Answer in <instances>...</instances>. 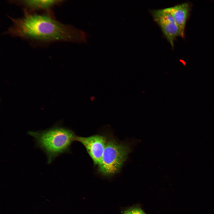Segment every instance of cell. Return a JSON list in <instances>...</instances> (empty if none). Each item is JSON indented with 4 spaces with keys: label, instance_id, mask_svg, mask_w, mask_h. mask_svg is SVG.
Instances as JSON below:
<instances>
[{
    "label": "cell",
    "instance_id": "1",
    "mask_svg": "<svg viewBox=\"0 0 214 214\" xmlns=\"http://www.w3.org/2000/svg\"><path fill=\"white\" fill-rule=\"evenodd\" d=\"M9 18L11 24L4 34L34 44L45 45L59 42L81 43L87 40L86 33L58 21L53 13L24 12L21 17Z\"/></svg>",
    "mask_w": 214,
    "mask_h": 214
},
{
    "label": "cell",
    "instance_id": "2",
    "mask_svg": "<svg viewBox=\"0 0 214 214\" xmlns=\"http://www.w3.org/2000/svg\"><path fill=\"white\" fill-rule=\"evenodd\" d=\"M27 133L34 138L37 146L45 153L48 164L67 152L76 136L70 130L58 126L45 130L28 131Z\"/></svg>",
    "mask_w": 214,
    "mask_h": 214
},
{
    "label": "cell",
    "instance_id": "3",
    "mask_svg": "<svg viewBox=\"0 0 214 214\" xmlns=\"http://www.w3.org/2000/svg\"><path fill=\"white\" fill-rule=\"evenodd\" d=\"M130 152L129 146L112 138L107 139L98 170L102 174L110 176L118 173Z\"/></svg>",
    "mask_w": 214,
    "mask_h": 214
},
{
    "label": "cell",
    "instance_id": "4",
    "mask_svg": "<svg viewBox=\"0 0 214 214\" xmlns=\"http://www.w3.org/2000/svg\"><path fill=\"white\" fill-rule=\"evenodd\" d=\"M150 12L154 21L160 28L163 35L173 48L176 38L178 37H183L184 34L171 15L164 9L152 10Z\"/></svg>",
    "mask_w": 214,
    "mask_h": 214
},
{
    "label": "cell",
    "instance_id": "5",
    "mask_svg": "<svg viewBox=\"0 0 214 214\" xmlns=\"http://www.w3.org/2000/svg\"><path fill=\"white\" fill-rule=\"evenodd\" d=\"M75 140L81 143L95 165L100 163L105 148L107 139L100 135L84 137L76 136Z\"/></svg>",
    "mask_w": 214,
    "mask_h": 214
},
{
    "label": "cell",
    "instance_id": "6",
    "mask_svg": "<svg viewBox=\"0 0 214 214\" xmlns=\"http://www.w3.org/2000/svg\"><path fill=\"white\" fill-rule=\"evenodd\" d=\"M64 0H18L8 1L10 4L21 7L24 12L29 13H53L52 10L61 5Z\"/></svg>",
    "mask_w": 214,
    "mask_h": 214
},
{
    "label": "cell",
    "instance_id": "7",
    "mask_svg": "<svg viewBox=\"0 0 214 214\" xmlns=\"http://www.w3.org/2000/svg\"><path fill=\"white\" fill-rule=\"evenodd\" d=\"M164 9L171 15L177 25L184 34L186 22L190 12L189 4L185 3L166 8Z\"/></svg>",
    "mask_w": 214,
    "mask_h": 214
},
{
    "label": "cell",
    "instance_id": "8",
    "mask_svg": "<svg viewBox=\"0 0 214 214\" xmlns=\"http://www.w3.org/2000/svg\"><path fill=\"white\" fill-rule=\"evenodd\" d=\"M122 214H146L140 208L133 207L125 211Z\"/></svg>",
    "mask_w": 214,
    "mask_h": 214
}]
</instances>
